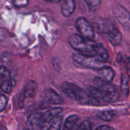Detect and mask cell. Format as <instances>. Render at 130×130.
Returning a JSON list of instances; mask_svg holds the SVG:
<instances>
[{
  "mask_svg": "<svg viewBox=\"0 0 130 130\" xmlns=\"http://www.w3.org/2000/svg\"><path fill=\"white\" fill-rule=\"evenodd\" d=\"M61 89L67 97L83 105L96 106L100 104V100L88 91L81 88L72 83L65 81L61 85Z\"/></svg>",
  "mask_w": 130,
  "mask_h": 130,
  "instance_id": "cell-1",
  "label": "cell"
},
{
  "mask_svg": "<svg viewBox=\"0 0 130 130\" xmlns=\"http://www.w3.org/2000/svg\"><path fill=\"white\" fill-rule=\"evenodd\" d=\"M94 81L97 88L90 86L88 91L95 98L107 103H114L119 99V93L114 85L104 81L99 77H95Z\"/></svg>",
  "mask_w": 130,
  "mask_h": 130,
  "instance_id": "cell-2",
  "label": "cell"
},
{
  "mask_svg": "<svg viewBox=\"0 0 130 130\" xmlns=\"http://www.w3.org/2000/svg\"><path fill=\"white\" fill-rule=\"evenodd\" d=\"M68 42L71 46L79 53L95 58H96L102 46L92 39H86L77 34L70 35L68 38Z\"/></svg>",
  "mask_w": 130,
  "mask_h": 130,
  "instance_id": "cell-3",
  "label": "cell"
},
{
  "mask_svg": "<svg viewBox=\"0 0 130 130\" xmlns=\"http://www.w3.org/2000/svg\"><path fill=\"white\" fill-rule=\"evenodd\" d=\"M72 58L75 62L80 66L91 69L99 71L105 66L104 63L98 60L95 57L84 55L79 53H74Z\"/></svg>",
  "mask_w": 130,
  "mask_h": 130,
  "instance_id": "cell-4",
  "label": "cell"
},
{
  "mask_svg": "<svg viewBox=\"0 0 130 130\" xmlns=\"http://www.w3.org/2000/svg\"><path fill=\"white\" fill-rule=\"evenodd\" d=\"M75 26L80 35L83 38L92 39L95 37V29L92 24L85 17H79L76 20Z\"/></svg>",
  "mask_w": 130,
  "mask_h": 130,
  "instance_id": "cell-5",
  "label": "cell"
},
{
  "mask_svg": "<svg viewBox=\"0 0 130 130\" xmlns=\"http://www.w3.org/2000/svg\"><path fill=\"white\" fill-rule=\"evenodd\" d=\"M95 30L98 32L106 35L116 30H118V27L116 23L112 20L108 19L96 18L92 23Z\"/></svg>",
  "mask_w": 130,
  "mask_h": 130,
  "instance_id": "cell-6",
  "label": "cell"
},
{
  "mask_svg": "<svg viewBox=\"0 0 130 130\" xmlns=\"http://www.w3.org/2000/svg\"><path fill=\"white\" fill-rule=\"evenodd\" d=\"M115 19L119 24L127 30H130V13L122 5H114L112 8Z\"/></svg>",
  "mask_w": 130,
  "mask_h": 130,
  "instance_id": "cell-7",
  "label": "cell"
},
{
  "mask_svg": "<svg viewBox=\"0 0 130 130\" xmlns=\"http://www.w3.org/2000/svg\"><path fill=\"white\" fill-rule=\"evenodd\" d=\"M62 109L60 107H55L47 110L41 115V119L40 130H49L52 122L59 114L62 112Z\"/></svg>",
  "mask_w": 130,
  "mask_h": 130,
  "instance_id": "cell-8",
  "label": "cell"
},
{
  "mask_svg": "<svg viewBox=\"0 0 130 130\" xmlns=\"http://www.w3.org/2000/svg\"><path fill=\"white\" fill-rule=\"evenodd\" d=\"M0 77L1 90L6 93H10L12 90L13 84L11 79V73L10 70L6 67L1 66Z\"/></svg>",
  "mask_w": 130,
  "mask_h": 130,
  "instance_id": "cell-9",
  "label": "cell"
},
{
  "mask_svg": "<svg viewBox=\"0 0 130 130\" xmlns=\"http://www.w3.org/2000/svg\"><path fill=\"white\" fill-rule=\"evenodd\" d=\"M44 96L46 101L49 104L53 105H61L64 104L63 98L53 89L49 88L45 90Z\"/></svg>",
  "mask_w": 130,
  "mask_h": 130,
  "instance_id": "cell-10",
  "label": "cell"
},
{
  "mask_svg": "<svg viewBox=\"0 0 130 130\" xmlns=\"http://www.w3.org/2000/svg\"><path fill=\"white\" fill-rule=\"evenodd\" d=\"M41 115L40 113L36 112L30 114L27 118L26 127L29 130L40 129Z\"/></svg>",
  "mask_w": 130,
  "mask_h": 130,
  "instance_id": "cell-11",
  "label": "cell"
},
{
  "mask_svg": "<svg viewBox=\"0 0 130 130\" xmlns=\"http://www.w3.org/2000/svg\"><path fill=\"white\" fill-rule=\"evenodd\" d=\"M98 71L99 78L104 81L107 83H111L114 79L115 73L112 68L109 66H104Z\"/></svg>",
  "mask_w": 130,
  "mask_h": 130,
  "instance_id": "cell-12",
  "label": "cell"
},
{
  "mask_svg": "<svg viewBox=\"0 0 130 130\" xmlns=\"http://www.w3.org/2000/svg\"><path fill=\"white\" fill-rule=\"evenodd\" d=\"M38 90V85L33 80H29L25 84L22 91L26 98H33L36 95Z\"/></svg>",
  "mask_w": 130,
  "mask_h": 130,
  "instance_id": "cell-13",
  "label": "cell"
},
{
  "mask_svg": "<svg viewBox=\"0 0 130 130\" xmlns=\"http://www.w3.org/2000/svg\"><path fill=\"white\" fill-rule=\"evenodd\" d=\"M76 7V2L74 0H66L61 5V12L64 17H69L73 13Z\"/></svg>",
  "mask_w": 130,
  "mask_h": 130,
  "instance_id": "cell-14",
  "label": "cell"
},
{
  "mask_svg": "<svg viewBox=\"0 0 130 130\" xmlns=\"http://www.w3.org/2000/svg\"><path fill=\"white\" fill-rule=\"evenodd\" d=\"M105 36L107 38V39L114 46L119 45L121 43L122 38H123L122 34L119 31V29L114 30V31L112 32L109 34H106V35H105Z\"/></svg>",
  "mask_w": 130,
  "mask_h": 130,
  "instance_id": "cell-15",
  "label": "cell"
},
{
  "mask_svg": "<svg viewBox=\"0 0 130 130\" xmlns=\"http://www.w3.org/2000/svg\"><path fill=\"white\" fill-rule=\"evenodd\" d=\"M116 114L117 111L115 110H104L96 113V117L104 121H110Z\"/></svg>",
  "mask_w": 130,
  "mask_h": 130,
  "instance_id": "cell-16",
  "label": "cell"
},
{
  "mask_svg": "<svg viewBox=\"0 0 130 130\" xmlns=\"http://www.w3.org/2000/svg\"><path fill=\"white\" fill-rule=\"evenodd\" d=\"M79 116L76 114H71L66 119L62 130H72L77 122L78 121Z\"/></svg>",
  "mask_w": 130,
  "mask_h": 130,
  "instance_id": "cell-17",
  "label": "cell"
},
{
  "mask_svg": "<svg viewBox=\"0 0 130 130\" xmlns=\"http://www.w3.org/2000/svg\"><path fill=\"white\" fill-rule=\"evenodd\" d=\"M121 89L125 96H128L129 94V85H128V79L125 75L123 74L121 76Z\"/></svg>",
  "mask_w": 130,
  "mask_h": 130,
  "instance_id": "cell-18",
  "label": "cell"
},
{
  "mask_svg": "<svg viewBox=\"0 0 130 130\" xmlns=\"http://www.w3.org/2000/svg\"><path fill=\"white\" fill-rule=\"evenodd\" d=\"M85 3L91 11H96L100 8L102 1H99V0H96V1H88H88H85Z\"/></svg>",
  "mask_w": 130,
  "mask_h": 130,
  "instance_id": "cell-19",
  "label": "cell"
},
{
  "mask_svg": "<svg viewBox=\"0 0 130 130\" xmlns=\"http://www.w3.org/2000/svg\"><path fill=\"white\" fill-rule=\"evenodd\" d=\"M62 124V117L60 116H58L52 122L49 130H60Z\"/></svg>",
  "mask_w": 130,
  "mask_h": 130,
  "instance_id": "cell-20",
  "label": "cell"
},
{
  "mask_svg": "<svg viewBox=\"0 0 130 130\" xmlns=\"http://www.w3.org/2000/svg\"><path fill=\"white\" fill-rule=\"evenodd\" d=\"M91 124L89 121L85 120L80 123L76 130H91Z\"/></svg>",
  "mask_w": 130,
  "mask_h": 130,
  "instance_id": "cell-21",
  "label": "cell"
},
{
  "mask_svg": "<svg viewBox=\"0 0 130 130\" xmlns=\"http://www.w3.org/2000/svg\"><path fill=\"white\" fill-rule=\"evenodd\" d=\"M7 104V99L4 95H1L0 96V111L3 112L6 108Z\"/></svg>",
  "mask_w": 130,
  "mask_h": 130,
  "instance_id": "cell-22",
  "label": "cell"
},
{
  "mask_svg": "<svg viewBox=\"0 0 130 130\" xmlns=\"http://www.w3.org/2000/svg\"><path fill=\"white\" fill-rule=\"evenodd\" d=\"M12 3L15 7L22 8L26 6L29 3V1L27 0L25 1H13Z\"/></svg>",
  "mask_w": 130,
  "mask_h": 130,
  "instance_id": "cell-23",
  "label": "cell"
},
{
  "mask_svg": "<svg viewBox=\"0 0 130 130\" xmlns=\"http://www.w3.org/2000/svg\"><path fill=\"white\" fill-rule=\"evenodd\" d=\"M25 99H26V98L25 97L24 93H23L22 91H21V92L19 94V98H18V105H19V107L22 108L23 107H24Z\"/></svg>",
  "mask_w": 130,
  "mask_h": 130,
  "instance_id": "cell-24",
  "label": "cell"
},
{
  "mask_svg": "<svg viewBox=\"0 0 130 130\" xmlns=\"http://www.w3.org/2000/svg\"><path fill=\"white\" fill-rule=\"evenodd\" d=\"M95 130H113L112 128L110 126L107 125H102L96 128Z\"/></svg>",
  "mask_w": 130,
  "mask_h": 130,
  "instance_id": "cell-25",
  "label": "cell"
},
{
  "mask_svg": "<svg viewBox=\"0 0 130 130\" xmlns=\"http://www.w3.org/2000/svg\"><path fill=\"white\" fill-rule=\"evenodd\" d=\"M124 62H125L126 65V67H128V68L130 69V57L128 58L127 59H126Z\"/></svg>",
  "mask_w": 130,
  "mask_h": 130,
  "instance_id": "cell-26",
  "label": "cell"
},
{
  "mask_svg": "<svg viewBox=\"0 0 130 130\" xmlns=\"http://www.w3.org/2000/svg\"><path fill=\"white\" fill-rule=\"evenodd\" d=\"M46 2L51 3H58L60 2V0L59 1H48V0H47Z\"/></svg>",
  "mask_w": 130,
  "mask_h": 130,
  "instance_id": "cell-27",
  "label": "cell"
},
{
  "mask_svg": "<svg viewBox=\"0 0 130 130\" xmlns=\"http://www.w3.org/2000/svg\"><path fill=\"white\" fill-rule=\"evenodd\" d=\"M23 130H29L28 129H27V128H25V129H24Z\"/></svg>",
  "mask_w": 130,
  "mask_h": 130,
  "instance_id": "cell-28",
  "label": "cell"
}]
</instances>
